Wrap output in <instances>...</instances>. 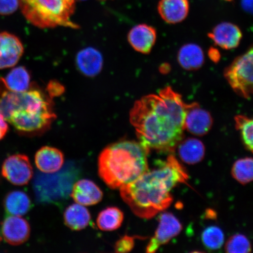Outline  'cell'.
I'll use <instances>...</instances> for the list:
<instances>
[{"mask_svg":"<svg viewBox=\"0 0 253 253\" xmlns=\"http://www.w3.org/2000/svg\"><path fill=\"white\" fill-rule=\"evenodd\" d=\"M103 192L96 183L88 179H81L73 186L71 197L76 203L83 206L96 205L102 200Z\"/></svg>","mask_w":253,"mask_h":253,"instance_id":"4fadbf2b","label":"cell"},{"mask_svg":"<svg viewBox=\"0 0 253 253\" xmlns=\"http://www.w3.org/2000/svg\"><path fill=\"white\" fill-rule=\"evenodd\" d=\"M20 7V0H0V14H13Z\"/></svg>","mask_w":253,"mask_h":253,"instance_id":"f1b7e54d","label":"cell"},{"mask_svg":"<svg viewBox=\"0 0 253 253\" xmlns=\"http://www.w3.org/2000/svg\"><path fill=\"white\" fill-rule=\"evenodd\" d=\"M20 7L25 18L35 26L78 28L71 20L75 0H20Z\"/></svg>","mask_w":253,"mask_h":253,"instance_id":"5b68a950","label":"cell"},{"mask_svg":"<svg viewBox=\"0 0 253 253\" xmlns=\"http://www.w3.org/2000/svg\"><path fill=\"white\" fill-rule=\"evenodd\" d=\"M178 59L179 65L185 70H197L204 63L203 50L195 43L186 44L179 49Z\"/></svg>","mask_w":253,"mask_h":253,"instance_id":"d6986e66","label":"cell"},{"mask_svg":"<svg viewBox=\"0 0 253 253\" xmlns=\"http://www.w3.org/2000/svg\"><path fill=\"white\" fill-rule=\"evenodd\" d=\"M35 162L41 172L53 173L61 169L64 163V157L62 152L57 148L45 146L37 152Z\"/></svg>","mask_w":253,"mask_h":253,"instance_id":"2e32d148","label":"cell"},{"mask_svg":"<svg viewBox=\"0 0 253 253\" xmlns=\"http://www.w3.org/2000/svg\"><path fill=\"white\" fill-rule=\"evenodd\" d=\"M0 113L21 134L34 135L47 130L56 118L51 105L39 90H9L0 78Z\"/></svg>","mask_w":253,"mask_h":253,"instance_id":"3957f363","label":"cell"},{"mask_svg":"<svg viewBox=\"0 0 253 253\" xmlns=\"http://www.w3.org/2000/svg\"><path fill=\"white\" fill-rule=\"evenodd\" d=\"M188 177L181 164L170 155L134 181L120 188V195L136 216L149 219L169 207L173 201L172 190Z\"/></svg>","mask_w":253,"mask_h":253,"instance_id":"7a4b0ae2","label":"cell"},{"mask_svg":"<svg viewBox=\"0 0 253 253\" xmlns=\"http://www.w3.org/2000/svg\"><path fill=\"white\" fill-rule=\"evenodd\" d=\"M91 215L84 206L75 204L66 208L64 221L66 226L73 230H83L89 224Z\"/></svg>","mask_w":253,"mask_h":253,"instance_id":"ffe728a7","label":"cell"},{"mask_svg":"<svg viewBox=\"0 0 253 253\" xmlns=\"http://www.w3.org/2000/svg\"><path fill=\"white\" fill-rule=\"evenodd\" d=\"M209 37L221 48L232 49L239 46L242 33L236 25L224 22L216 25Z\"/></svg>","mask_w":253,"mask_h":253,"instance_id":"7c38bea8","label":"cell"},{"mask_svg":"<svg viewBox=\"0 0 253 253\" xmlns=\"http://www.w3.org/2000/svg\"><path fill=\"white\" fill-rule=\"evenodd\" d=\"M212 124V118L208 111L201 108L198 103H191L185 116L186 130L195 135L203 136L210 131Z\"/></svg>","mask_w":253,"mask_h":253,"instance_id":"8fae6325","label":"cell"},{"mask_svg":"<svg viewBox=\"0 0 253 253\" xmlns=\"http://www.w3.org/2000/svg\"><path fill=\"white\" fill-rule=\"evenodd\" d=\"M157 39V32L147 24H140L132 28L128 35L129 43L137 52L147 54L153 48Z\"/></svg>","mask_w":253,"mask_h":253,"instance_id":"5bb4252c","label":"cell"},{"mask_svg":"<svg viewBox=\"0 0 253 253\" xmlns=\"http://www.w3.org/2000/svg\"><path fill=\"white\" fill-rule=\"evenodd\" d=\"M158 11L166 23H181L187 17L189 11V0H160Z\"/></svg>","mask_w":253,"mask_h":253,"instance_id":"9a60e30c","label":"cell"},{"mask_svg":"<svg viewBox=\"0 0 253 253\" xmlns=\"http://www.w3.org/2000/svg\"><path fill=\"white\" fill-rule=\"evenodd\" d=\"M1 232L6 242L12 246H18L29 239L31 228L24 218L9 215L3 221Z\"/></svg>","mask_w":253,"mask_h":253,"instance_id":"30bf717a","label":"cell"},{"mask_svg":"<svg viewBox=\"0 0 253 253\" xmlns=\"http://www.w3.org/2000/svg\"><path fill=\"white\" fill-rule=\"evenodd\" d=\"M182 226L180 221L172 213L164 212L160 214L159 224L154 235L146 248V252H157L160 247L167 244L173 237L181 233Z\"/></svg>","mask_w":253,"mask_h":253,"instance_id":"ba28073f","label":"cell"},{"mask_svg":"<svg viewBox=\"0 0 253 253\" xmlns=\"http://www.w3.org/2000/svg\"><path fill=\"white\" fill-rule=\"evenodd\" d=\"M4 205L6 212L9 215L21 216L30 210L31 201L24 192L14 191L6 195Z\"/></svg>","mask_w":253,"mask_h":253,"instance_id":"44dd1931","label":"cell"},{"mask_svg":"<svg viewBox=\"0 0 253 253\" xmlns=\"http://www.w3.org/2000/svg\"><path fill=\"white\" fill-rule=\"evenodd\" d=\"M225 1H232V0H225Z\"/></svg>","mask_w":253,"mask_h":253,"instance_id":"1f68e13d","label":"cell"},{"mask_svg":"<svg viewBox=\"0 0 253 253\" xmlns=\"http://www.w3.org/2000/svg\"><path fill=\"white\" fill-rule=\"evenodd\" d=\"M124 220V213L118 208L109 207L105 209L98 215L97 225L103 231H114L122 226Z\"/></svg>","mask_w":253,"mask_h":253,"instance_id":"603a6c76","label":"cell"},{"mask_svg":"<svg viewBox=\"0 0 253 253\" xmlns=\"http://www.w3.org/2000/svg\"><path fill=\"white\" fill-rule=\"evenodd\" d=\"M225 250L229 253H248L251 252L252 246L245 235L236 234L227 240Z\"/></svg>","mask_w":253,"mask_h":253,"instance_id":"4316f807","label":"cell"},{"mask_svg":"<svg viewBox=\"0 0 253 253\" xmlns=\"http://www.w3.org/2000/svg\"><path fill=\"white\" fill-rule=\"evenodd\" d=\"M24 51L23 44L17 36L7 32L0 33V70L17 65Z\"/></svg>","mask_w":253,"mask_h":253,"instance_id":"9c48e42d","label":"cell"},{"mask_svg":"<svg viewBox=\"0 0 253 253\" xmlns=\"http://www.w3.org/2000/svg\"><path fill=\"white\" fill-rule=\"evenodd\" d=\"M224 77L239 96H253V45L226 69Z\"/></svg>","mask_w":253,"mask_h":253,"instance_id":"8992f818","label":"cell"},{"mask_svg":"<svg viewBox=\"0 0 253 253\" xmlns=\"http://www.w3.org/2000/svg\"><path fill=\"white\" fill-rule=\"evenodd\" d=\"M201 239L205 248L210 251L220 249L224 242L223 231L216 226L207 227L202 233Z\"/></svg>","mask_w":253,"mask_h":253,"instance_id":"d4e9b609","label":"cell"},{"mask_svg":"<svg viewBox=\"0 0 253 253\" xmlns=\"http://www.w3.org/2000/svg\"><path fill=\"white\" fill-rule=\"evenodd\" d=\"M241 5L245 11L253 14V0H242Z\"/></svg>","mask_w":253,"mask_h":253,"instance_id":"4dcf8cb0","label":"cell"},{"mask_svg":"<svg viewBox=\"0 0 253 253\" xmlns=\"http://www.w3.org/2000/svg\"><path fill=\"white\" fill-rule=\"evenodd\" d=\"M100 1H106V0H100Z\"/></svg>","mask_w":253,"mask_h":253,"instance_id":"d6a6232c","label":"cell"},{"mask_svg":"<svg viewBox=\"0 0 253 253\" xmlns=\"http://www.w3.org/2000/svg\"><path fill=\"white\" fill-rule=\"evenodd\" d=\"M150 150L140 142L122 140L108 145L99 157V174L113 189L135 181L147 171Z\"/></svg>","mask_w":253,"mask_h":253,"instance_id":"277c9868","label":"cell"},{"mask_svg":"<svg viewBox=\"0 0 253 253\" xmlns=\"http://www.w3.org/2000/svg\"><path fill=\"white\" fill-rule=\"evenodd\" d=\"M186 104L169 86L135 102L129 113L138 142L148 150L171 153L183 140Z\"/></svg>","mask_w":253,"mask_h":253,"instance_id":"6da1fadb","label":"cell"},{"mask_svg":"<svg viewBox=\"0 0 253 253\" xmlns=\"http://www.w3.org/2000/svg\"><path fill=\"white\" fill-rule=\"evenodd\" d=\"M180 158L186 164H196L204 159L205 148L202 142L195 138L182 140L178 145Z\"/></svg>","mask_w":253,"mask_h":253,"instance_id":"ac0fdd59","label":"cell"},{"mask_svg":"<svg viewBox=\"0 0 253 253\" xmlns=\"http://www.w3.org/2000/svg\"><path fill=\"white\" fill-rule=\"evenodd\" d=\"M232 174L233 178L242 184L253 181V158L248 157L236 161Z\"/></svg>","mask_w":253,"mask_h":253,"instance_id":"cb8c5ba5","label":"cell"},{"mask_svg":"<svg viewBox=\"0 0 253 253\" xmlns=\"http://www.w3.org/2000/svg\"><path fill=\"white\" fill-rule=\"evenodd\" d=\"M2 175L15 185H27L33 178V169L29 158L24 154H15L4 161Z\"/></svg>","mask_w":253,"mask_h":253,"instance_id":"52a82bcc","label":"cell"},{"mask_svg":"<svg viewBox=\"0 0 253 253\" xmlns=\"http://www.w3.org/2000/svg\"><path fill=\"white\" fill-rule=\"evenodd\" d=\"M134 237L125 236L116 242L115 249L116 253H128L131 252L135 245Z\"/></svg>","mask_w":253,"mask_h":253,"instance_id":"83f0119b","label":"cell"},{"mask_svg":"<svg viewBox=\"0 0 253 253\" xmlns=\"http://www.w3.org/2000/svg\"><path fill=\"white\" fill-rule=\"evenodd\" d=\"M4 81L9 90L23 93L29 90L31 77L24 66H18L8 73Z\"/></svg>","mask_w":253,"mask_h":253,"instance_id":"7402d4cb","label":"cell"},{"mask_svg":"<svg viewBox=\"0 0 253 253\" xmlns=\"http://www.w3.org/2000/svg\"><path fill=\"white\" fill-rule=\"evenodd\" d=\"M236 128L240 132L246 147L253 153V118L239 115L235 117Z\"/></svg>","mask_w":253,"mask_h":253,"instance_id":"484cf974","label":"cell"},{"mask_svg":"<svg viewBox=\"0 0 253 253\" xmlns=\"http://www.w3.org/2000/svg\"><path fill=\"white\" fill-rule=\"evenodd\" d=\"M77 63L82 74L88 77H94L102 70L103 58L97 50L87 47L78 53Z\"/></svg>","mask_w":253,"mask_h":253,"instance_id":"e0dca14e","label":"cell"},{"mask_svg":"<svg viewBox=\"0 0 253 253\" xmlns=\"http://www.w3.org/2000/svg\"><path fill=\"white\" fill-rule=\"evenodd\" d=\"M8 130V126L7 121H6L4 116L0 113V140H1L5 137Z\"/></svg>","mask_w":253,"mask_h":253,"instance_id":"f546056e","label":"cell"}]
</instances>
